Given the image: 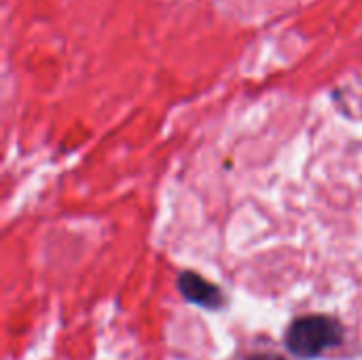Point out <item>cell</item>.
I'll return each instance as SVG.
<instances>
[{"label": "cell", "instance_id": "3957f363", "mask_svg": "<svg viewBox=\"0 0 362 360\" xmlns=\"http://www.w3.org/2000/svg\"><path fill=\"white\" fill-rule=\"evenodd\" d=\"M244 360H284L278 354H252V356H246Z\"/></svg>", "mask_w": 362, "mask_h": 360}, {"label": "cell", "instance_id": "6da1fadb", "mask_svg": "<svg viewBox=\"0 0 362 360\" xmlns=\"http://www.w3.org/2000/svg\"><path fill=\"white\" fill-rule=\"evenodd\" d=\"M346 333L339 320L325 314L297 318L286 331V348L299 359H316L344 342Z\"/></svg>", "mask_w": 362, "mask_h": 360}, {"label": "cell", "instance_id": "7a4b0ae2", "mask_svg": "<svg viewBox=\"0 0 362 360\" xmlns=\"http://www.w3.org/2000/svg\"><path fill=\"white\" fill-rule=\"evenodd\" d=\"M178 291L189 303L206 308V310H216L225 301L221 289L208 282L206 278L197 276L195 272H182L178 276Z\"/></svg>", "mask_w": 362, "mask_h": 360}]
</instances>
